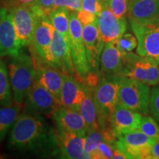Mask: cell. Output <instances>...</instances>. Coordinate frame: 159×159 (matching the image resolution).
<instances>
[{"label":"cell","instance_id":"484cf974","mask_svg":"<svg viewBox=\"0 0 159 159\" xmlns=\"http://www.w3.org/2000/svg\"><path fill=\"white\" fill-rule=\"evenodd\" d=\"M13 105L11 84L5 63L0 60V106Z\"/></svg>","mask_w":159,"mask_h":159},{"label":"cell","instance_id":"9a60e30c","mask_svg":"<svg viewBox=\"0 0 159 159\" xmlns=\"http://www.w3.org/2000/svg\"><path fill=\"white\" fill-rule=\"evenodd\" d=\"M52 115L58 130L85 136L87 127L79 111L61 105Z\"/></svg>","mask_w":159,"mask_h":159},{"label":"cell","instance_id":"5b68a950","mask_svg":"<svg viewBox=\"0 0 159 159\" xmlns=\"http://www.w3.org/2000/svg\"><path fill=\"white\" fill-rule=\"evenodd\" d=\"M129 20L138 41L137 54L159 65V16L143 22Z\"/></svg>","mask_w":159,"mask_h":159},{"label":"cell","instance_id":"d590c367","mask_svg":"<svg viewBox=\"0 0 159 159\" xmlns=\"http://www.w3.org/2000/svg\"><path fill=\"white\" fill-rule=\"evenodd\" d=\"M55 0H37L35 5L39 8L46 14L49 15V13L52 9Z\"/></svg>","mask_w":159,"mask_h":159},{"label":"cell","instance_id":"2e32d148","mask_svg":"<svg viewBox=\"0 0 159 159\" xmlns=\"http://www.w3.org/2000/svg\"><path fill=\"white\" fill-rule=\"evenodd\" d=\"M156 142L139 129L117 136L116 146L124 152L127 158L140 159L142 149Z\"/></svg>","mask_w":159,"mask_h":159},{"label":"cell","instance_id":"74e56055","mask_svg":"<svg viewBox=\"0 0 159 159\" xmlns=\"http://www.w3.org/2000/svg\"><path fill=\"white\" fill-rule=\"evenodd\" d=\"M151 152H152V159H159V140L156 141L152 144Z\"/></svg>","mask_w":159,"mask_h":159},{"label":"cell","instance_id":"83f0119b","mask_svg":"<svg viewBox=\"0 0 159 159\" xmlns=\"http://www.w3.org/2000/svg\"><path fill=\"white\" fill-rule=\"evenodd\" d=\"M138 129L156 142L159 140V125L152 117L148 115L142 116Z\"/></svg>","mask_w":159,"mask_h":159},{"label":"cell","instance_id":"e0dca14e","mask_svg":"<svg viewBox=\"0 0 159 159\" xmlns=\"http://www.w3.org/2000/svg\"><path fill=\"white\" fill-rule=\"evenodd\" d=\"M142 114L117 104L110 119V128L116 134L119 135L138 129Z\"/></svg>","mask_w":159,"mask_h":159},{"label":"cell","instance_id":"277c9868","mask_svg":"<svg viewBox=\"0 0 159 159\" xmlns=\"http://www.w3.org/2000/svg\"><path fill=\"white\" fill-rule=\"evenodd\" d=\"M150 89L148 85L132 77L120 75L119 105L146 116L150 113Z\"/></svg>","mask_w":159,"mask_h":159},{"label":"cell","instance_id":"3957f363","mask_svg":"<svg viewBox=\"0 0 159 159\" xmlns=\"http://www.w3.org/2000/svg\"><path fill=\"white\" fill-rule=\"evenodd\" d=\"M119 82L120 75L103 76L94 88L99 125L102 131L110 127L111 116L118 104Z\"/></svg>","mask_w":159,"mask_h":159},{"label":"cell","instance_id":"836d02e7","mask_svg":"<svg viewBox=\"0 0 159 159\" xmlns=\"http://www.w3.org/2000/svg\"><path fill=\"white\" fill-rule=\"evenodd\" d=\"M57 7H65L70 11H78L82 7L81 0H55L52 9Z\"/></svg>","mask_w":159,"mask_h":159},{"label":"cell","instance_id":"60d3db41","mask_svg":"<svg viewBox=\"0 0 159 159\" xmlns=\"http://www.w3.org/2000/svg\"><path fill=\"white\" fill-rule=\"evenodd\" d=\"M2 158H4V156L2 154H0V159H2Z\"/></svg>","mask_w":159,"mask_h":159},{"label":"cell","instance_id":"1f68e13d","mask_svg":"<svg viewBox=\"0 0 159 159\" xmlns=\"http://www.w3.org/2000/svg\"><path fill=\"white\" fill-rule=\"evenodd\" d=\"M116 146V142L111 143L108 142V141L103 140L99 144L98 148H97V154H98L99 158H113L114 150Z\"/></svg>","mask_w":159,"mask_h":159},{"label":"cell","instance_id":"cb8c5ba5","mask_svg":"<svg viewBox=\"0 0 159 159\" xmlns=\"http://www.w3.org/2000/svg\"><path fill=\"white\" fill-rule=\"evenodd\" d=\"M21 105L15 104L0 107V142L4 140L10 129L19 116Z\"/></svg>","mask_w":159,"mask_h":159},{"label":"cell","instance_id":"d4e9b609","mask_svg":"<svg viewBox=\"0 0 159 159\" xmlns=\"http://www.w3.org/2000/svg\"><path fill=\"white\" fill-rule=\"evenodd\" d=\"M69 15H70V11L65 7H57L52 9L49 13V17L55 28L62 33L66 40L70 41Z\"/></svg>","mask_w":159,"mask_h":159},{"label":"cell","instance_id":"d6986e66","mask_svg":"<svg viewBox=\"0 0 159 159\" xmlns=\"http://www.w3.org/2000/svg\"><path fill=\"white\" fill-rule=\"evenodd\" d=\"M84 93V83L75 79L73 75L64 74L60 99L63 106L79 111Z\"/></svg>","mask_w":159,"mask_h":159},{"label":"cell","instance_id":"8d00e7d4","mask_svg":"<svg viewBox=\"0 0 159 159\" xmlns=\"http://www.w3.org/2000/svg\"><path fill=\"white\" fill-rule=\"evenodd\" d=\"M8 3L10 7L13 6L23 5H33L35 4L37 0H6Z\"/></svg>","mask_w":159,"mask_h":159},{"label":"cell","instance_id":"ba28073f","mask_svg":"<svg viewBox=\"0 0 159 159\" xmlns=\"http://www.w3.org/2000/svg\"><path fill=\"white\" fill-rule=\"evenodd\" d=\"M55 27L49 15L40 11L37 17L31 48L36 58L38 64L48 65L49 48L52 41Z\"/></svg>","mask_w":159,"mask_h":159},{"label":"cell","instance_id":"603a6c76","mask_svg":"<svg viewBox=\"0 0 159 159\" xmlns=\"http://www.w3.org/2000/svg\"><path fill=\"white\" fill-rule=\"evenodd\" d=\"M84 97L80 106L79 111L86 125L87 132L100 130L97 106L94 98V89L87 83H84Z\"/></svg>","mask_w":159,"mask_h":159},{"label":"cell","instance_id":"7402d4cb","mask_svg":"<svg viewBox=\"0 0 159 159\" xmlns=\"http://www.w3.org/2000/svg\"><path fill=\"white\" fill-rule=\"evenodd\" d=\"M128 16L138 22L159 16V0H132L128 4Z\"/></svg>","mask_w":159,"mask_h":159},{"label":"cell","instance_id":"ac0fdd59","mask_svg":"<svg viewBox=\"0 0 159 159\" xmlns=\"http://www.w3.org/2000/svg\"><path fill=\"white\" fill-rule=\"evenodd\" d=\"M57 137L61 158L67 159L85 158L84 136L58 130Z\"/></svg>","mask_w":159,"mask_h":159},{"label":"cell","instance_id":"7bdbcfd3","mask_svg":"<svg viewBox=\"0 0 159 159\" xmlns=\"http://www.w3.org/2000/svg\"><path fill=\"white\" fill-rule=\"evenodd\" d=\"M131 1H132V0H128V3H129V2H130Z\"/></svg>","mask_w":159,"mask_h":159},{"label":"cell","instance_id":"4fadbf2b","mask_svg":"<svg viewBox=\"0 0 159 159\" xmlns=\"http://www.w3.org/2000/svg\"><path fill=\"white\" fill-rule=\"evenodd\" d=\"M83 39L90 72L99 74L100 57L105 43L99 35L97 21L83 26Z\"/></svg>","mask_w":159,"mask_h":159},{"label":"cell","instance_id":"7a4b0ae2","mask_svg":"<svg viewBox=\"0 0 159 159\" xmlns=\"http://www.w3.org/2000/svg\"><path fill=\"white\" fill-rule=\"evenodd\" d=\"M9 71L13 99L16 103L21 105L34 83L36 66L33 59L21 50L19 54L12 57Z\"/></svg>","mask_w":159,"mask_h":159},{"label":"cell","instance_id":"9c48e42d","mask_svg":"<svg viewBox=\"0 0 159 159\" xmlns=\"http://www.w3.org/2000/svg\"><path fill=\"white\" fill-rule=\"evenodd\" d=\"M8 9L11 11L20 43L22 47H29L33 40L38 15L42 11L35 5H19Z\"/></svg>","mask_w":159,"mask_h":159},{"label":"cell","instance_id":"b9f144b4","mask_svg":"<svg viewBox=\"0 0 159 159\" xmlns=\"http://www.w3.org/2000/svg\"><path fill=\"white\" fill-rule=\"evenodd\" d=\"M2 6L0 5V16H1V11H2Z\"/></svg>","mask_w":159,"mask_h":159},{"label":"cell","instance_id":"ab89813d","mask_svg":"<svg viewBox=\"0 0 159 159\" xmlns=\"http://www.w3.org/2000/svg\"><path fill=\"white\" fill-rule=\"evenodd\" d=\"M99 1H100L101 2H102V4L103 5H104L105 3H107V2H108L109 1V0H99Z\"/></svg>","mask_w":159,"mask_h":159},{"label":"cell","instance_id":"ffe728a7","mask_svg":"<svg viewBox=\"0 0 159 159\" xmlns=\"http://www.w3.org/2000/svg\"><path fill=\"white\" fill-rule=\"evenodd\" d=\"M100 72L104 76L121 75L123 70V54L114 43H105L100 57Z\"/></svg>","mask_w":159,"mask_h":159},{"label":"cell","instance_id":"5bb4252c","mask_svg":"<svg viewBox=\"0 0 159 159\" xmlns=\"http://www.w3.org/2000/svg\"><path fill=\"white\" fill-rule=\"evenodd\" d=\"M97 27L101 39L106 43H116L127 30L126 18L119 19L106 6L97 17Z\"/></svg>","mask_w":159,"mask_h":159},{"label":"cell","instance_id":"f546056e","mask_svg":"<svg viewBox=\"0 0 159 159\" xmlns=\"http://www.w3.org/2000/svg\"><path fill=\"white\" fill-rule=\"evenodd\" d=\"M116 45L122 53L130 52L136 48L138 41L136 35L131 33H124L117 41Z\"/></svg>","mask_w":159,"mask_h":159},{"label":"cell","instance_id":"f35d334b","mask_svg":"<svg viewBox=\"0 0 159 159\" xmlns=\"http://www.w3.org/2000/svg\"><path fill=\"white\" fill-rule=\"evenodd\" d=\"M113 158H115V159L127 158V156H125L124 152H123L120 149H119L117 148V146H116V148H114V156H113Z\"/></svg>","mask_w":159,"mask_h":159},{"label":"cell","instance_id":"30bf717a","mask_svg":"<svg viewBox=\"0 0 159 159\" xmlns=\"http://www.w3.org/2000/svg\"><path fill=\"white\" fill-rule=\"evenodd\" d=\"M49 66L64 74L74 75L76 73L71 57L70 41L55 28L49 48Z\"/></svg>","mask_w":159,"mask_h":159},{"label":"cell","instance_id":"f1b7e54d","mask_svg":"<svg viewBox=\"0 0 159 159\" xmlns=\"http://www.w3.org/2000/svg\"><path fill=\"white\" fill-rule=\"evenodd\" d=\"M128 0H109L103 6L108 7L119 19L126 18L128 11Z\"/></svg>","mask_w":159,"mask_h":159},{"label":"cell","instance_id":"52a82bcc","mask_svg":"<svg viewBox=\"0 0 159 159\" xmlns=\"http://www.w3.org/2000/svg\"><path fill=\"white\" fill-rule=\"evenodd\" d=\"M83 25L77 17V11H71L69 15L70 48L75 72L80 78L85 79L90 73L84 42L83 39Z\"/></svg>","mask_w":159,"mask_h":159},{"label":"cell","instance_id":"8992f818","mask_svg":"<svg viewBox=\"0 0 159 159\" xmlns=\"http://www.w3.org/2000/svg\"><path fill=\"white\" fill-rule=\"evenodd\" d=\"M123 54V70L121 76L136 79L148 85L159 84V65L138 54Z\"/></svg>","mask_w":159,"mask_h":159},{"label":"cell","instance_id":"44dd1931","mask_svg":"<svg viewBox=\"0 0 159 159\" xmlns=\"http://www.w3.org/2000/svg\"><path fill=\"white\" fill-rule=\"evenodd\" d=\"M35 80L39 81L60 100L61 89L64 80V73L54 67L38 65Z\"/></svg>","mask_w":159,"mask_h":159},{"label":"cell","instance_id":"e575fe53","mask_svg":"<svg viewBox=\"0 0 159 159\" xmlns=\"http://www.w3.org/2000/svg\"><path fill=\"white\" fill-rule=\"evenodd\" d=\"M77 14L79 20L83 26L95 22V21H97V17H98V16L95 15L94 13H92L91 12L85 11V10L83 9H80V11H77Z\"/></svg>","mask_w":159,"mask_h":159},{"label":"cell","instance_id":"8fae6325","mask_svg":"<svg viewBox=\"0 0 159 159\" xmlns=\"http://www.w3.org/2000/svg\"><path fill=\"white\" fill-rule=\"evenodd\" d=\"M21 48L11 11L2 7L0 16V56L14 57Z\"/></svg>","mask_w":159,"mask_h":159},{"label":"cell","instance_id":"4dcf8cb0","mask_svg":"<svg viewBox=\"0 0 159 159\" xmlns=\"http://www.w3.org/2000/svg\"><path fill=\"white\" fill-rule=\"evenodd\" d=\"M149 110L159 124V86H154L150 90Z\"/></svg>","mask_w":159,"mask_h":159},{"label":"cell","instance_id":"7c38bea8","mask_svg":"<svg viewBox=\"0 0 159 159\" xmlns=\"http://www.w3.org/2000/svg\"><path fill=\"white\" fill-rule=\"evenodd\" d=\"M28 110L40 114H52L61 102L52 93L35 80L27 94Z\"/></svg>","mask_w":159,"mask_h":159},{"label":"cell","instance_id":"6da1fadb","mask_svg":"<svg viewBox=\"0 0 159 159\" xmlns=\"http://www.w3.org/2000/svg\"><path fill=\"white\" fill-rule=\"evenodd\" d=\"M9 148L18 151H33L54 154L58 150L57 134L42 116L28 110L19 115L12 127Z\"/></svg>","mask_w":159,"mask_h":159},{"label":"cell","instance_id":"4316f807","mask_svg":"<svg viewBox=\"0 0 159 159\" xmlns=\"http://www.w3.org/2000/svg\"><path fill=\"white\" fill-rule=\"evenodd\" d=\"M104 140V135L101 130L87 132L85 136V158H91V156L97 150L99 144Z\"/></svg>","mask_w":159,"mask_h":159},{"label":"cell","instance_id":"d6a6232c","mask_svg":"<svg viewBox=\"0 0 159 159\" xmlns=\"http://www.w3.org/2000/svg\"><path fill=\"white\" fill-rule=\"evenodd\" d=\"M81 9L99 16L103 8V5L99 0H81Z\"/></svg>","mask_w":159,"mask_h":159}]
</instances>
